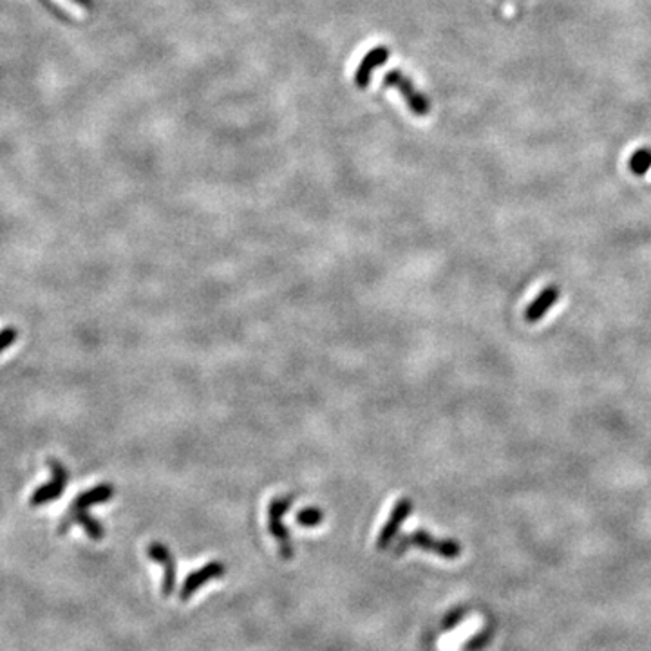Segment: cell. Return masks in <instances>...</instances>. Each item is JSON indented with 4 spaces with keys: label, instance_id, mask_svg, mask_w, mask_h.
Masks as SVG:
<instances>
[{
    "label": "cell",
    "instance_id": "obj_1",
    "mask_svg": "<svg viewBox=\"0 0 651 651\" xmlns=\"http://www.w3.org/2000/svg\"><path fill=\"white\" fill-rule=\"evenodd\" d=\"M409 546H418V548L445 559H456L461 554V546L458 541L438 539V537L431 536L427 530H414L411 534H405V536L400 537V541L394 546V554H403Z\"/></svg>",
    "mask_w": 651,
    "mask_h": 651
},
{
    "label": "cell",
    "instance_id": "obj_2",
    "mask_svg": "<svg viewBox=\"0 0 651 651\" xmlns=\"http://www.w3.org/2000/svg\"><path fill=\"white\" fill-rule=\"evenodd\" d=\"M295 497L286 494V496H279L274 497L268 507V528H270V534L274 536V539L279 541L280 546V555L284 559H292L293 558V546H292V539H290V530L283 525V516L286 510H290V505L293 503Z\"/></svg>",
    "mask_w": 651,
    "mask_h": 651
},
{
    "label": "cell",
    "instance_id": "obj_3",
    "mask_svg": "<svg viewBox=\"0 0 651 651\" xmlns=\"http://www.w3.org/2000/svg\"><path fill=\"white\" fill-rule=\"evenodd\" d=\"M49 469H51V481L44 483L40 487L36 488L35 492L29 497V505L31 507H44L51 501L58 500V497L62 496L63 491L67 487V481H69V472H67L66 467L60 463L58 460H49Z\"/></svg>",
    "mask_w": 651,
    "mask_h": 651
},
{
    "label": "cell",
    "instance_id": "obj_4",
    "mask_svg": "<svg viewBox=\"0 0 651 651\" xmlns=\"http://www.w3.org/2000/svg\"><path fill=\"white\" fill-rule=\"evenodd\" d=\"M147 555L163 567L161 592H163V597H170L174 594V588H176V561H174V555L170 554V550L163 543H151L149 548H147Z\"/></svg>",
    "mask_w": 651,
    "mask_h": 651
},
{
    "label": "cell",
    "instance_id": "obj_5",
    "mask_svg": "<svg viewBox=\"0 0 651 651\" xmlns=\"http://www.w3.org/2000/svg\"><path fill=\"white\" fill-rule=\"evenodd\" d=\"M411 512H412V501L409 500V497H403V500H400L398 503L393 507L386 525L382 527L380 534H378V539H377L378 548L386 550L387 546L391 545V541L396 537L400 527H402V523L409 518Z\"/></svg>",
    "mask_w": 651,
    "mask_h": 651
},
{
    "label": "cell",
    "instance_id": "obj_6",
    "mask_svg": "<svg viewBox=\"0 0 651 651\" xmlns=\"http://www.w3.org/2000/svg\"><path fill=\"white\" fill-rule=\"evenodd\" d=\"M225 571H226V567L221 563V561H212V563L204 564V567L200 568V570L192 571L190 576L185 579V583H183L181 592H179V599H181V601H188V599H190L192 595H194L195 592L201 588V586H204L212 579H217V577L225 576Z\"/></svg>",
    "mask_w": 651,
    "mask_h": 651
},
{
    "label": "cell",
    "instance_id": "obj_7",
    "mask_svg": "<svg viewBox=\"0 0 651 651\" xmlns=\"http://www.w3.org/2000/svg\"><path fill=\"white\" fill-rule=\"evenodd\" d=\"M73 525H80L93 541H100L105 536V528H103L102 523L96 521L93 516L89 514L87 510H69L66 518L62 519V523H60L58 532L63 534V532H67V528L73 527Z\"/></svg>",
    "mask_w": 651,
    "mask_h": 651
},
{
    "label": "cell",
    "instance_id": "obj_8",
    "mask_svg": "<svg viewBox=\"0 0 651 651\" xmlns=\"http://www.w3.org/2000/svg\"><path fill=\"white\" fill-rule=\"evenodd\" d=\"M559 295H561V290H559L558 284L546 286V288L527 306V310H525V320L530 324L539 322V320L543 319V315L558 302Z\"/></svg>",
    "mask_w": 651,
    "mask_h": 651
},
{
    "label": "cell",
    "instance_id": "obj_9",
    "mask_svg": "<svg viewBox=\"0 0 651 651\" xmlns=\"http://www.w3.org/2000/svg\"><path fill=\"white\" fill-rule=\"evenodd\" d=\"M112 496H114V487L111 483H102V485H96L89 491L80 492L71 503L69 510H87L89 507L107 503Z\"/></svg>",
    "mask_w": 651,
    "mask_h": 651
},
{
    "label": "cell",
    "instance_id": "obj_10",
    "mask_svg": "<svg viewBox=\"0 0 651 651\" xmlns=\"http://www.w3.org/2000/svg\"><path fill=\"white\" fill-rule=\"evenodd\" d=\"M650 167H651V151H648V149L637 151L634 156H631V160H629V169H631V172L634 174H637V176H644Z\"/></svg>",
    "mask_w": 651,
    "mask_h": 651
},
{
    "label": "cell",
    "instance_id": "obj_11",
    "mask_svg": "<svg viewBox=\"0 0 651 651\" xmlns=\"http://www.w3.org/2000/svg\"><path fill=\"white\" fill-rule=\"evenodd\" d=\"M324 519V512L317 507H308V509L301 510L297 514V523L301 527H317Z\"/></svg>",
    "mask_w": 651,
    "mask_h": 651
},
{
    "label": "cell",
    "instance_id": "obj_12",
    "mask_svg": "<svg viewBox=\"0 0 651 651\" xmlns=\"http://www.w3.org/2000/svg\"><path fill=\"white\" fill-rule=\"evenodd\" d=\"M465 615H467V610H465V608H454V610L449 611L447 615L443 617L442 628H443V629L456 628V626L460 624V622H461V620H463V617H465Z\"/></svg>",
    "mask_w": 651,
    "mask_h": 651
},
{
    "label": "cell",
    "instance_id": "obj_13",
    "mask_svg": "<svg viewBox=\"0 0 651 651\" xmlns=\"http://www.w3.org/2000/svg\"><path fill=\"white\" fill-rule=\"evenodd\" d=\"M18 338L17 328H4L0 331V353H4L11 344H15Z\"/></svg>",
    "mask_w": 651,
    "mask_h": 651
},
{
    "label": "cell",
    "instance_id": "obj_14",
    "mask_svg": "<svg viewBox=\"0 0 651 651\" xmlns=\"http://www.w3.org/2000/svg\"><path fill=\"white\" fill-rule=\"evenodd\" d=\"M487 643H488V634H487V631H483V634L476 635V637L472 638L469 644H467V650H469V651L479 650V648H483Z\"/></svg>",
    "mask_w": 651,
    "mask_h": 651
}]
</instances>
